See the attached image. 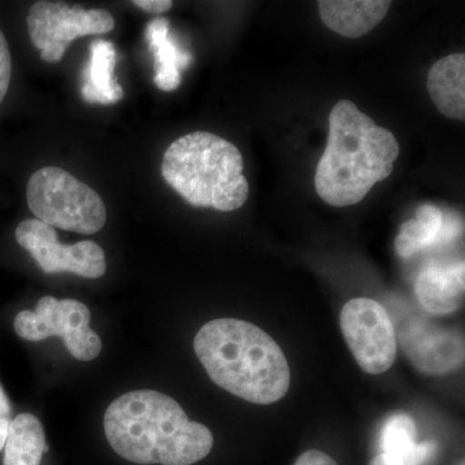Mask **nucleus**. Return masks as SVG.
Returning <instances> with one entry per match:
<instances>
[{"label":"nucleus","mask_w":465,"mask_h":465,"mask_svg":"<svg viewBox=\"0 0 465 465\" xmlns=\"http://www.w3.org/2000/svg\"><path fill=\"white\" fill-rule=\"evenodd\" d=\"M400 143L351 100H341L329 116V139L318 162L317 194L333 207L360 203L376 183L393 173Z\"/></svg>","instance_id":"nucleus-2"},{"label":"nucleus","mask_w":465,"mask_h":465,"mask_svg":"<svg viewBox=\"0 0 465 465\" xmlns=\"http://www.w3.org/2000/svg\"><path fill=\"white\" fill-rule=\"evenodd\" d=\"M321 18L330 30L356 39L374 30L387 16L391 3L385 0H321Z\"/></svg>","instance_id":"nucleus-12"},{"label":"nucleus","mask_w":465,"mask_h":465,"mask_svg":"<svg viewBox=\"0 0 465 465\" xmlns=\"http://www.w3.org/2000/svg\"><path fill=\"white\" fill-rule=\"evenodd\" d=\"M15 237L45 274L67 272L90 280L105 274V253L96 242L82 241L72 246L61 244L54 229L38 219L21 222Z\"/></svg>","instance_id":"nucleus-9"},{"label":"nucleus","mask_w":465,"mask_h":465,"mask_svg":"<svg viewBox=\"0 0 465 465\" xmlns=\"http://www.w3.org/2000/svg\"><path fill=\"white\" fill-rule=\"evenodd\" d=\"M428 92L440 114L451 119L465 118V56L454 54L442 57L428 73Z\"/></svg>","instance_id":"nucleus-14"},{"label":"nucleus","mask_w":465,"mask_h":465,"mask_svg":"<svg viewBox=\"0 0 465 465\" xmlns=\"http://www.w3.org/2000/svg\"><path fill=\"white\" fill-rule=\"evenodd\" d=\"M133 5L149 12V14L161 15L170 11L173 3L171 0H134Z\"/></svg>","instance_id":"nucleus-22"},{"label":"nucleus","mask_w":465,"mask_h":465,"mask_svg":"<svg viewBox=\"0 0 465 465\" xmlns=\"http://www.w3.org/2000/svg\"><path fill=\"white\" fill-rule=\"evenodd\" d=\"M26 198L34 215L52 228L94 234L106 223L103 198L63 168L45 167L34 173Z\"/></svg>","instance_id":"nucleus-5"},{"label":"nucleus","mask_w":465,"mask_h":465,"mask_svg":"<svg viewBox=\"0 0 465 465\" xmlns=\"http://www.w3.org/2000/svg\"><path fill=\"white\" fill-rule=\"evenodd\" d=\"M243 168V157L234 143L195 131L168 146L161 170L168 185L191 206L231 213L249 198Z\"/></svg>","instance_id":"nucleus-4"},{"label":"nucleus","mask_w":465,"mask_h":465,"mask_svg":"<svg viewBox=\"0 0 465 465\" xmlns=\"http://www.w3.org/2000/svg\"><path fill=\"white\" fill-rule=\"evenodd\" d=\"M115 64L116 52L112 42L96 39L91 43L81 90L85 103L113 105L124 99V88L114 79Z\"/></svg>","instance_id":"nucleus-15"},{"label":"nucleus","mask_w":465,"mask_h":465,"mask_svg":"<svg viewBox=\"0 0 465 465\" xmlns=\"http://www.w3.org/2000/svg\"><path fill=\"white\" fill-rule=\"evenodd\" d=\"M465 265H433L425 269L416 280L415 292L421 307L430 314L454 313L463 305Z\"/></svg>","instance_id":"nucleus-11"},{"label":"nucleus","mask_w":465,"mask_h":465,"mask_svg":"<svg viewBox=\"0 0 465 465\" xmlns=\"http://www.w3.org/2000/svg\"><path fill=\"white\" fill-rule=\"evenodd\" d=\"M342 335L367 374L390 370L397 357V335L390 314L372 299L349 300L341 314Z\"/></svg>","instance_id":"nucleus-8"},{"label":"nucleus","mask_w":465,"mask_h":465,"mask_svg":"<svg viewBox=\"0 0 465 465\" xmlns=\"http://www.w3.org/2000/svg\"><path fill=\"white\" fill-rule=\"evenodd\" d=\"M91 312L74 299L57 300L43 296L35 311H23L15 318V331L27 341H42L58 336L75 360L99 357L103 341L90 327Z\"/></svg>","instance_id":"nucleus-6"},{"label":"nucleus","mask_w":465,"mask_h":465,"mask_svg":"<svg viewBox=\"0 0 465 465\" xmlns=\"http://www.w3.org/2000/svg\"><path fill=\"white\" fill-rule=\"evenodd\" d=\"M3 465H41L47 451L41 421L32 414H20L9 425Z\"/></svg>","instance_id":"nucleus-17"},{"label":"nucleus","mask_w":465,"mask_h":465,"mask_svg":"<svg viewBox=\"0 0 465 465\" xmlns=\"http://www.w3.org/2000/svg\"><path fill=\"white\" fill-rule=\"evenodd\" d=\"M293 465H338V463L326 452L320 451V450H309L300 455Z\"/></svg>","instance_id":"nucleus-21"},{"label":"nucleus","mask_w":465,"mask_h":465,"mask_svg":"<svg viewBox=\"0 0 465 465\" xmlns=\"http://www.w3.org/2000/svg\"><path fill=\"white\" fill-rule=\"evenodd\" d=\"M370 465H405L401 463V461L396 460V459H391L387 457V455L381 454L378 457L372 459L371 463Z\"/></svg>","instance_id":"nucleus-23"},{"label":"nucleus","mask_w":465,"mask_h":465,"mask_svg":"<svg viewBox=\"0 0 465 465\" xmlns=\"http://www.w3.org/2000/svg\"><path fill=\"white\" fill-rule=\"evenodd\" d=\"M26 21L33 45L41 51L42 60L50 64L63 60L74 39L110 33L115 26L114 17L105 9L69 7L47 0L34 3Z\"/></svg>","instance_id":"nucleus-7"},{"label":"nucleus","mask_w":465,"mask_h":465,"mask_svg":"<svg viewBox=\"0 0 465 465\" xmlns=\"http://www.w3.org/2000/svg\"><path fill=\"white\" fill-rule=\"evenodd\" d=\"M194 351L211 381L242 400L271 405L289 391L286 356L256 324L237 318L211 321L195 336Z\"/></svg>","instance_id":"nucleus-3"},{"label":"nucleus","mask_w":465,"mask_h":465,"mask_svg":"<svg viewBox=\"0 0 465 465\" xmlns=\"http://www.w3.org/2000/svg\"><path fill=\"white\" fill-rule=\"evenodd\" d=\"M11 414V402L0 384V451L5 449V440H7L9 425L12 423Z\"/></svg>","instance_id":"nucleus-20"},{"label":"nucleus","mask_w":465,"mask_h":465,"mask_svg":"<svg viewBox=\"0 0 465 465\" xmlns=\"http://www.w3.org/2000/svg\"><path fill=\"white\" fill-rule=\"evenodd\" d=\"M146 42L154 54V82L159 90L174 91L182 84V72L191 65L193 56L183 50L170 32L166 17H157L146 26Z\"/></svg>","instance_id":"nucleus-13"},{"label":"nucleus","mask_w":465,"mask_h":465,"mask_svg":"<svg viewBox=\"0 0 465 465\" xmlns=\"http://www.w3.org/2000/svg\"><path fill=\"white\" fill-rule=\"evenodd\" d=\"M382 454L405 465H424L436 452L433 442L416 443V427L405 414L391 416L381 432Z\"/></svg>","instance_id":"nucleus-16"},{"label":"nucleus","mask_w":465,"mask_h":465,"mask_svg":"<svg viewBox=\"0 0 465 465\" xmlns=\"http://www.w3.org/2000/svg\"><path fill=\"white\" fill-rule=\"evenodd\" d=\"M443 213L433 204H423L416 211L415 219L401 225L394 246L401 258H411L419 251L442 241Z\"/></svg>","instance_id":"nucleus-18"},{"label":"nucleus","mask_w":465,"mask_h":465,"mask_svg":"<svg viewBox=\"0 0 465 465\" xmlns=\"http://www.w3.org/2000/svg\"><path fill=\"white\" fill-rule=\"evenodd\" d=\"M12 78V57L5 34L0 30V104L7 94Z\"/></svg>","instance_id":"nucleus-19"},{"label":"nucleus","mask_w":465,"mask_h":465,"mask_svg":"<svg viewBox=\"0 0 465 465\" xmlns=\"http://www.w3.org/2000/svg\"><path fill=\"white\" fill-rule=\"evenodd\" d=\"M110 446L134 464L192 465L210 454L213 436L192 421L173 399L157 391H133L110 403L104 416Z\"/></svg>","instance_id":"nucleus-1"},{"label":"nucleus","mask_w":465,"mask_h":465,"mask_svg":"<svg viewBox=\"0 0 465 465\" xmlns=\"http://www.w3.org/2000/svg\"><path fill=\"white\" fill-rule=\"evenodd\" d=\"M400 339L412 365L424 374H448L463 366L464 339L454 330L415 321L403 327Z\"/></svg>","instance_id":"nucleus-10"}]
</instances>
